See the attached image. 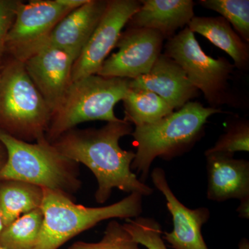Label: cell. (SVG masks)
<instances>
[{
    "mask_svg": "<svg viewBox=\"0 0 249 249\" xmlns=\"http://www.w3.org/2000/svg\"><path fill=\"white\" fill-rule=\"evenodd\" d=\"M132 132V124L120 119L99 129H70L52 143L62 155L92 172L98 182L95 199L104 204L114 188L142 196L153 193L131 169L135 152L124 150L119 144Z\"/></svg>",
    "mask_w": 249,
    "mask_h": 249,
    "instance_id": "obj_1",
    "label": "cell"
},
{
    "mask_svg": "<svg viewBox=\"0 0 249 249\" xmlns=\"http://www.w3.org/2000/svg\"><path fill=\"white\" fill-rule=\"evenodd\" d=\"M222 112L190 101L154 124L136 127L131 134L137 148L131 169L145 183L156 158L170 160L189 150L202 137L210 116Z\"/></svg>",
    "mask_w": 249,
    "mask_h": 249,
    "instance_id": "obj_2",
    "label": "cell"
},
{
    "mask_svg": "<svg viewBox=\"0 0 249 249\" xmlns=\"http://www.w3.org/2000/svg\"><path fill=\"white\" fill-rule=\"evenodd\" d=\"M7 153L0 181L16 180L71 196L81 186L78 163L62 155L46 138L23 142L0 129Z\"/></svg>",
    "mask_w": 249,
    "mask_h": 249,
    "instance_id": "obj_3",
    "label": "cell"
},
{
    "mask_svg": "<svg viewBox=\"0 0 249 249\" xmlns=\"http://www.w3.org/2000/svg\"><path fill=\"white\" fill-rule=\"evenodd\" d=\"M44 190L43 222L34 249H58L75 236L109 219H132L142 212V196L130 193L115 204L103 207L76 204L61 192Z\"/></svg>",
    "mask_w": 249,
    "mask_h": 249,
    "instance_id": "obj_4",
    "label": "cell"
},
{
    "mask_svg": "<svg viewBox=\"0 0 249 249\" xmlns=\"http://www.w3.org/2000/svg\"><path fill=\"white\" fill-rule=\"evenodd\" d=\"M127 78L98 74L71 82L51 116L45 138L52 143L62 134L88 121L116 122L114 107L129 89Z\"/></svg>",
    "mask_w": 249,
    "mask_h": 249,
    "instance_id": "obj_5",
    "label": "cell"
},
{
    "mask_svg": "<svg viewBox=\"0 0 249 249\" xmlns=\"http://www.w3.org/2000/svg\"><path fill=\"white\" fill-rule=\"evenodd\" d=\"M52 111L24 63L13 59L0 71V129L23 142L45 138Z\"/></svg>",
    "mask_w": 249,
    "mask_h": 249,
    "instance_id": "obj_6",
    "label": "cell"
},
{
    "mask_svg": "<svg viewBox=\"0 0 249 249\" xmlns=\"http://www.w3.org/2000/svg\"><path fill=\"white\" fill-rule=\"evenodd\" d=\"M163 53L183 69L211 107L230 103L228 80L235 66L224 57L214 59L206 55L188 27L168 39Z\"/></svg>",
    "mask_w": 249,
    "mask_h": 249,
    "instance_id": "obj_7",
    "label": "cell"
},
{
    "mask_svg": "<svg viewBox=\"0 0 249 249\" xmlns=\"http://www.w3.org/2000/svg\"><path fill=\"white\" fill-rule=\"evenodd\" d=\"M72 11L58 0H32L26 4L21 1L5 51L14 60L24 63L45 48L54 28Z\"/></svg>",
    "mask_w": 249,
    "mask_h": 249,
    "instance_id": "obj_8",
    "label": "cell"
},
{
    "mask_svg": "<svg viewBox=\"0 0 249 249\" xmlns=\"http://www.w3.org/2000/svg\"><path fill=\"white\" fill-rule=\"evenodd\" d=\"M137 0H108L97 27L72 68L71 82L97 74L111 51L117 45L123 29L140 8Z\"/></svg>",
    "mask_w": 249,
    "mask_h": 249,
    "instance_id": "obj_9",
    "label": "cell"
},
{
    "mask_svg": "<svg viewBox=\"0 0 249 249\" xmlns=\"http://www.w3.org/2000/svg\"><path fill=\"white\" fill-rule=\"evenodd\" d=\"M163 40L152 29H127L118 41L119 51L106 59L97 74L129 80L147 74L162 53Z\"/></svg>",
    "mask_w": 249,
    "mask_h": 249,
    "instance_id": "obj_10",
    "label": "cell"
},
{
    "mask_svg": "<svg viewBox=\"0 0 249 249\" xmlns=\"http://www.w3.org/2000/svg\"><path fill=\"white\" fill-rule=\"evenodd\" d=\"M151 178L154 186L164 196L167 208L173 217V231L163 232V240L175 249H209L201 231L211 216L209 209H191L183 205L174 194L162 168H154Z\"/></svg>",
    "mask_w": 249,
    "mask_h": 249,
    "instance_id": "obj_11",
    "label": "cell"
},
{
    "mask_svg": "<svg viewBox=\"0 0 249 249\" xmlns=\"http://www.w3.org/2000/svg\"><path fill=\"white\" fill-rule=\"evenodd\" d=\"M74 62L65 51L46 46L24 63L29 78L45 100L52 114L58 107L71 83Z\"/></svg>",
    "mask_w": 249,
    "mask_h": 249,
    "instance_id": "obj_12",
    "label": "cell"
},
{
    "mask_svg": "<svg viewBox=\"0 0 249 249\" xmlns=\"http://www.w3.org/2000/svg\"><path fill=\"white\" fill-rule=\"evenodd\" d=\"M129 88L155 93L173 110L181 109L199 91L183 69L164 53L160 54L148 73L130 80Z\"/></svg>",
    "mask_w": 249,
    "mask_h": 249,
    "instance_id": "obj_13",
    "label": "cell"
},
{
    "mask_svg": "<svg viewBox=\"0 0 249 249\" xmlns=\"http://www.w3.org/2000/svg\"><path fill=\"white\" fill-rule=\"evenodd\" d=\"M207 198L216 202L249 200V162L224 153H206Z\"/></svg>",
    "mask_w": 249,
    "mask_h": 249,
    "instance_id": "obj_14",
    "label": "cell"
},
{
    "mask_svg": "<svg viewBox=\"0 0 249 249\" xmlns=\"http://www.w3.org/2000/svg\"><path fill=\"white\" fill-rule=\"evenodd\" d=\"M107 2L89 0L71 11L54 28L47 46L65 51L76 61L101 20Z\"/></svg>",
    "mask_w": 249,
    "mask_h": 249,
    "instance_id": "obj_15",
    "label": "cell"
},
{
    "mask_svg": "<svg viewBox=\"0 0 249 249\" xmlns=\"http://www.w3.org/2000/svg\"><path fill=\"white\" fill-rule=\"evenodd\" d=\"M137 13L129 19L128 29H148L169 39L194 17L192 0H142Z\"/></svg>",
    "mask_w": 249,
    "mask_h": 249,
    "instance_id": "obj_16",
    "label": "cell"
},
{
    "mask_svg": "<svg viewBox=\"0 0 249 249\" xmlns=\"http://www.w3.org/2000/svg\"><path fill=\"white\" fill-rule=\"evenodd\" d=\"M188 28L207 38L218 48L230 55L234 66L247 70L249 64L248 43L232 29L230 23L222 17H193Z\"/></svg>",
    "mask_w": 249,
    "mask_h": 249,
    "instance_id": "obj_17",
    "label": "cell"
},
{
    "mask_svg": "<svg viewBox=\"0 0 249 249\" xmlns=\"http://www.w3.org/2000/svg\"><path fill=\"white\" fill-rule=\"evenodd\" d=\"M44 190L16 180L0 181V214L6 227L22 214L40 209Z\"/></svg>",
    "mask_w": 249,
    "mask_h": 249,
    "instance_id": "obj_18",
    "label": "cell"
},
{
    "mask_svg": "<svg viewBox=\"0 0 249 249\" xmlns=\"http://www.w3.org/2000/svg\"><path fill=\"white\" fill-rule=\"evenodd\" d=\"M124 120L136 127L152 124L170 115L174 110L160 96L147 90H128L124 99Z\"/></svg>",
    "mask_w": 249,
    "mask_h": 249,
    "instance_id": "obj_19",
    "label": "cell"
},
{
    "mask_svg": "<svg viewBox=\"0 0 249 249\" xmlns=\"http://www.w3.org/2000/svg\"><path fill=\"white\" fill-rule=\"evenodd\" d=\"M43 222V214L37 209L22 214L5 227L0 234V246L6 249L35 248Z\"/></svg>",
    "mask_w": 249,
    "mask_h": 249,
    "instance_id": "obj_20",
    "label": "cell"
},
{
    "mask_svg": "<svg viewBox=\"0 0 249 249\" xmlns=\"http://www.w3.org/2000/svg\"><path fill=\"white\" fill-rule=\"evenodd\" d=\"M206 9L216 11L230 23L242 40L249 42V0H201Z\"/></svg>",
    "mask_w": 249,
    "mask_h": 249,
    "instance_id": "obj_21",
    "label": "cell"
},
{
    "mask_svg": "<svg viewBox=\"0 0 249 249\" xmlns=\"http://www.w3.org/2000/svg\"><path fill=\"white\" fill-rule=\"evenodd\" d=\"M123 227L136 242L147 249H168L162 237L161 226L153 218L126 219Z\"/></svg>",
    "mask_w": 249,
    "mask_h": 249,
    "instance_id": "obj_22",
    "label": "cell"
},
{
    "mask_svg": "<svg viewBox=\"0 0 249 249\" xmlns=\"http://www.w3.org/2000/svg\"><path fill=\"white\" fill-rule=\"evenodd\" d=\"M68 249H140L139 245L133 240L127 231L116 219L108 223L104 235L98 242L78 241Z\"/></svg>",
    "mask_w": 249,
    "mask_h": 249,
    "instance_id": "obj_23",
    "label": "cell"
},
{
    "mask_svg": "<svg viewBox=\"0 0 249 249\" xmlns=\"http://www.w3.org/2000/svg\"><path fill=\"white\" fill-rule=\"evenodd\" d=\"M249 151V124L248 121H240L229 126L226 133L218 139L214 146L206 153H224L234 155L237 152Z\"/></svg>",
    "mask_w": 249,
    "mask_h": 249,
    "instance_id": "obj_24",
    "label": "cell"
},
{
    "mask_svg": "<svg viewBox=\"0 0 249 249\" xmlns=\"http://www.w3.org/2000/svg\"><path fill=\"white\" fill-rule=\"evenodd\" d=\"M20 1L18 0H0V58L5 51L6 38L14 24Z\"/></svg>",
    "mask_w": 249,
    "mask_h": 249,
    "instance_id": "obj_25",
    "label": "cell"
},
{
    "mask_svg": "<svg viewBox=\"0 0 249 249\" xmlns=\"http://www.w3.org/2000/svg\"><path fill=\"white\" fill-rule=\"evenodd\" d=\"M89 0H58L59 3L69 9L75 10L88 2Z\"/></svg>",
    "mask_w": 249,
    "mask_h": 249,
    "instance_id": "obj_26",
    "label": "cell"
},
{
    "mask_svg": "<svg viewBox=\"0 0 249 249\" xmlns=\"http://www.w3.org/2000/svg\"><path fill=\"white\" fill-rule=\"evenodd\" d=\"M240 217L248 219L249 218V200L240 201V206L237 208Z\"/></svg>",
    "mask_w": 249,
    "mask_h": 249,
    "instance_id": "obj_27",
    "label": "cell"
},
{
    "mask_svg": "<svg viewBox=\"0 0 249 249\" xmlns=\"http://www.w3.org/2000/svg\"><path fill=\"white\" fill-rule=\"evenodd\" d=\"M6 159H7V153H6V149L0 142V169L6 163Z\"/></svg>",
    "mask_w": 249,
    "mask_h": 249,
    "instance_id": "obj_28",
    "label": "cell"
},
{
    "mask_svg": "<svg viewBox=\"0 0 249 249\" xmlns=\"http://www.w3.org/2000/svg\"><path fill=\"white\" fill-rule=\"evenodd\" d=\"M239 249H249V242L247 239L243 238L240 241Z\"/></svg>",
    "mask_w": 249,
    "mask_h": 249,
    "instance_id": "obj_29",
    "label": "cell"
},
{
    "mask_svg": "<svg viewBox=\"0 0 249 249\" xmlns=\"http://www.w3.org/2000/svg\"><path fill=\"white\" fill-rule=\"evenodd\" d=\"M4 224H3L2 217H1V214H0V234L2 232V231L4 230Z\"/></svg>",
    "mask_w": 249,
    "mask_h": 249,
    "instance_id": "obj_30",
    "label": "cell"
},
{
    "mask_svg": "<svg viewBox=\"0 0 249 249\" xmlns=\"http://www.w3.org/2000/svg\"><path fill=\"white\" fill-rule=\"evenodd\" d=\"M0 249H5V248H4V247H1V246H0Z\"/></svg>",
    "mask_w": 249,
    "mask_h": 249,
    "instance_id": "obj_31",
    "label": "cell"
}]
</instances>
